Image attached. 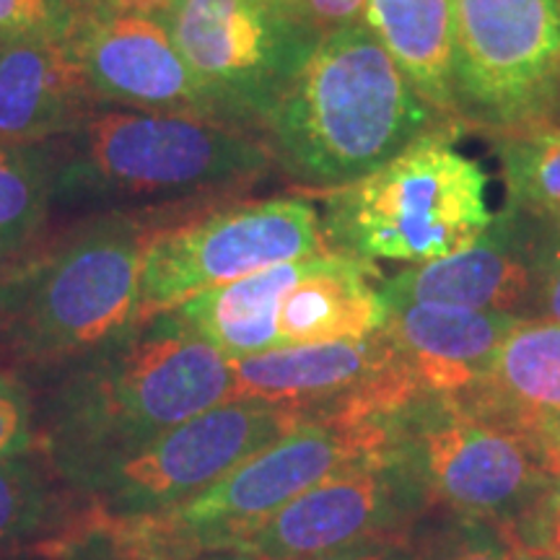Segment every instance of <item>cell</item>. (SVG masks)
Here are the masks:
<instances>
[{"label": "cell", "instance_id": "28", "mask_svg": "<svg viewBox=\"0 0 560 560\" xmlns=\"http://www.w3.org/2000/svg\"><path fill=\"white\" fill-rule=\"evenodd\" d=\"M32 425L26 397L16 387L0 382V459L16 457L30 450Z\"/></svg>", "mask_w": 560, "mask_h": 560}, {"label": "cell", "instance_id": "20", "mask_svg": "<svg viewBox=\"0 0 560 560\" xmlns=\"http://www.w3.org/2000/svg\"><path fill=\"white\" fill-rule=\"evenodd\" d=\"M363 24L412 89L446 122L459 120L454 89L457 0H366Z\"/></svg>", "mask_w": 560, "mask_h": 560}, {"label": "cell", "instance_id": "16", "mask_svg": "<svg viewBox=\"0 0 560 560\" xmlns=\"http://www.w3.org/2000/svg\"><path fill=\"white\" fill-rule=\"evenodd\" d=\"M450 400L467 416L527 441L560 475L558 322L522 319L501 342L488 374Z\"/></svg>", "mask_w": 560, "mask_h": 560}, {"label": "cell", "instance_id": "30", "mask_svg": "<svg viewBox=\"0 0 560 560\" xmlns=\"http://www.w3.org/2000/svg\"><path fill=\"white\" fill-rule=\"evenodd\" d=\"M322 32L340 30V26L359 24L366 11V0H296Z\"/></svg>", "mask_w": 560, "mask_h": 560}, {"label": "cell", "instance_id": "18", "mask_svg": "<svg viewBox=\"0 0 560 560\" xmlns=\"http://www.w3.org/2000/svg\"><path fill=\"white\" fill-rule=\"evenodd\" d=\"M70 39L0 47V143L39 145L75 128L94 102Z\"/></svg>", "mask_w": 560, "mask_h": 560}, {"label": "cell", "instance_id": "4", "mask_svg": "<svg viewBox=\"0 0 560 560\" xmlns=\"http://www.w3.org/2000/svg\"><path fill=\"white\" fill-rule=\"evenodd\" d=\"M327 206L338 252L369 265H425L457 255L495 221L488 174L454 145L450 125L369 177L327 192Z\"/></svg>", "mask_w": 560, "mask_h": 560}, {"label": "cell", "instance_id": "1", "mask_svg": "<svg viewBox=\"0 0 560 560\" xmlns=\"http://www.w3.org/2000/svg\"><path fill=\"white\" fill-rule=\"evenodd\" d=\"M231 359L177 310L140 319L86 355L45 416V457L70 486L86 482L215 405L231 402Z\"/></svg>", "mask_w": 560, "mask_h": 560}, {"label": "cell", "instance_id": "31", "mask_svg": "<svg viewBox=\"0 0 560 560\" xmlns=\"http://www.w3.org/2000/svg\"><path fill=\"white\" fill-rule=\"evenodd\" d=\"M310 560H416L412 556V545L408 542H366L346 548L338 552H327V556L310 558Z\"/></svg>", "mask_w": 560, "mask_h": 560}, {"label": "cell", "instance_id": "25", "mask_svg": "<svg viewBox=\"0 0 560 560\" xmlns=\"http://www.w3.org/2000/svg\"><path fill=\"white\" fill-rule=\"evenodd\" d=\"M75 21L73 0H0V47L68 39Z\"/></svg>", "mask_w": 560, "mask_h": 560}, {"label": "cell", "instance_id": "8", "mask_svg": "<svg viewBox=\"0 0 560 560\" xmlns=\"http://www.w3.org/2000/svg\"><path fill=\"white\" fill-rule=\"evenodd\" d=\"M161 21L236 125H262L325 37L296 0H172Z\"/></svg>", "mask_w": 560, "mask_h": 560}, {"label": "cell", "instance_id": "17", "mask_svg": "<svg viewBox=\"0 0 560 560\" xmlns=\"http://www.w3.org/2000/svg\"><path fill=\"white\" fill-rule=\"evenodd\" d=\"M522 317L439 304H389L384 332L431 395H457L493 366Z\"/></svg>", "mask_w": 560, "mask_h": 560}, {"label": "cell", "instance_id": "21", "mask_svg": "<svg viewBox=\"0 0 560 560\" xmlns=\"http://www.w3.org/2000/svg\"><path fill=\"white\" fill-rule=\"evenodd\" d=\"M317 260L319 255H312L276 265V268L257 270L252 276L187 299L185 304L177 306V312L231 361L280 348V299L301 278L310 276Z\"/></svg>", "mask_w": 560, "mask_h": 560}, {"label": "cell", "instance_id": "22", "mask_svg": "<svg viewBox=\"0 0 560 560\" xmlns=\"http://www.w3.org/2000/svg\"><path fill=\"white\" fill-rule=\"evenodd\" d=\"M47 457L16 454L0 459V556L50 540L62 527L66 506Z\"/></svg>", "mask_w": 560, "mask_h": 560}, {"label": "cell", "instance_id": "35", "mask_svg": "<svg viewBox=\"0 0 560 560\" xmlns=\"http://www.w3.org/2000/svg\"><path fill=\"white\" fill-rule=\"evenodd\" d=\"M509 560H560L556 552L529 550V548H511L509 545Z\"/></svg>", "mask_w": 560, "mask_h": 560}, {"label": "cell", "instance_id": "7", "mask_svg": "<svg viewBox=\"0 0 560 560\" xmlns=\"http://www.w3.org/2000/svg\"><path fill=\"white\" fill-rule=\"evenodd\" d=\"M389 457L425 509L495 529L532 506L558 475L527 441L467 416L444 395H425L392 420Z\"/></svg>", "mask_w": 560, "mask_h": 560}, {"label": "cell", "instance_id": "34", "mask_svg": "<svg viewBox=\"0 0 560 560\" xmlns=\"http://www.w3.org/2000/svg\"><path fill=\"white\" fill-rule=\"evenodd\" d=\"M170 560H268L257 552H249L244 548H213V550H195L187 556H177Z\"/></svg>", "mask_w": 560, "mask_h": 560}, {"label": "cell", "instance_id": "14", "mask_svg": "<svg viewBox=\"0 0 560 560\" xmlns=\"http://www.w3.org/2000/svg\"><path fill=\"white\" fill-rule=\"evenodd\" d=\"M548 247L524 231L522 213L509 210L467 249L384 280L380 296L384 306L439 304L529 319L527 312L537 306V278Z\"/></svg>", "mask_w": 560, "mask_h": 560}, {"label": "cell", "instance_id": "27", "mask_svg": "<svg viewBox=\"0 0 560 560\" xmlns=\"http://www.w3.org/2000/svg\"><path fill=\"white\" fill-rule=\"evenodd\" d=\"M511 548H529L560 556V475L522 511L514 522L499 527Z\"/></svg>", "mask_w": 560, "mask_h": 560}, {"label": "cell", "instance_id": "10", "mask_svg": "<svg viewBox=\"0 0 560 560\" xmlns=\"http://www.w3.org/2000/svg\"><path fill=\"white\" fill-rule=\"evenodd\" d=\"M317 208L301 198L240 202L153 231L140 265V319L276 265L322 255Z\"/></svg>", "mask_w": 560, "mask_h": 560}, {"label": "cell", "instance_id": "9", "mask_svg": "<svg viewBox=\"0 0 560 560\" xmlns=\"http://www.w3.org/2000/svg\"><path fill=\"white\" fill-rule=\"evenodd\" d=\"M310 418L314 416L293 405L265 400L215 405L94 475L81 490L94 503L91 511L104 520L166 514Z\"/></svg>", "mask_w": 560, "mask_h": 560}, {"label": "cell", "instance_id": "32", "mask_svg": "<svg viewBox=\"0 0 560 560\" xmlns=\"http://www.w3.org/2000/svg\"><path fill=\"white\" fill-rule=\"evenodd\" d=\"M83 522H86V520L75 522L70 529L60 532V535H55V537H50V540H45V542L32 545V548L5 552V556H0V560H68L70 545H73L75 535H79V529L83 527Z\"/></svg>", "mask_w": 560, "mask_h": 560}, {"label": "cell", "instance_id": "23", "mask_svg": "<svg viewBox=\"0 0 560 560\" xmlns=\"http://www.w3.org/2000/svg\"><path fill=\"white\" fill-rule=\"evenodd\" d=\"M509 210L560 226V125L495 132Z\"/></svg>", "mask_w": 560, "mask_h": 560}, {"label": "cell", "instance_id": "11", "mask_svg": "<svg viewBox=\"0 0 560 560\" xmlns=\"http://www.w3.org/2000/svg\"><path fill=\"white\" fill-rule=\"evenodd\" d=\"M462 120L495 132L548 120L560 100V0H457Z\"/></svg>", "mask_w": 560, "mask_h": 560}, {"label": "cell", "instance_id": "2", "mask_svg": "<svg viewBox=\"0 0 560 560\" xmlns=\"http://www.w3.org/2000/svg\"><path fill=\"white\" fill-rule=\"evenodd\" d=\"M382 42L359 24L325 32L262 120L272 164L314 190H342L446 128Z\"/></svg>", "mask_w": 560, "mask_h": 560}, {"label": "cell", "instance_id": "13", "mask_svg": "<svg viewBox=\"0 0 560 560\" xmlns=\"http://www.w3.org/2000/svg\"><path fill=\"white\" fill-rule=\"evenodd\" d=\"M68 39L96 100L229 122L161 16L89 9Z\"/></svg>", "mask_w": 560, "mask_h": 560}, {"label": "cell", "instance_id": "15", "mask_svg": "<svg viewBox=\"0 0 560 560\" xmlns=\"http://www.w3.org/2000/svg\"><path fill=\"white\" fill-rule=\"evenodd\" d=\"M234 400L293 405L310 416L361 408L392 371L402 366L400 350L382 330L366 338L283 346L231 361Z\"/></svg>", "mask_w": 560, "mask_h": 560}, {"label": "cell", "instance_id": "29", "mask_svg": "<svg viewBox=\"0 0 560 560\" xmlns=\"http://www.w3.org/2000/svg\"><path fill=\"white\" fill-rule=\"evenodd\" d=\"M535 319L558 322L560 325V242H550L537 278Z\"/></svg>", "mask_w": 560, "mask_h": 560}, {"label": "cell", "instance_id": "19", "mask_svg": "<svg viewBox=\"0 0 560 560\" xmlns=\"http://www.w3.org/2000/svg\"><path fill=\"white\" fill-rule=\"evenodd\" d=\"M374 265L342 252H322L310 276L280 299V348L366 338L382 330L387 306L374 289Z\"/></svg>", "mask_w": 560, "mask_h": 560}, {"label": "cell", "instance_id": "12", "mask_svg": "<svg viewBox=\"0 0 560 560\" xmlns=\"http://www.w3.org/2000/svg\"><path fill=\"white\" fill-rule=\"evenodd\" d=\"M425 511L418 488L389 457L304 490L236 548L268 560H310L366 542H408Z\"/></svg>", "mask_w": 560, "mask_h": 560}, {"label": "cell", "instance_id": "33", "mask_svg": "<svg viewBox=\"0 0 560 560\" xmlns=\"http://www.w3.org/2000/svg\"><path fill=\"white\" fill-rule=\"evenodd\" d=\"M172 0H89L91 11L138 13V16H164Z\"/></svg>", "mask_w": 560, "mask_h": 560}, {"label": "cell", "instance_id": "5", "mask_svg": "<svg viewBox=\"0 0 560 560\" xmlns=\"http://www.w3.org/2000/svg\"><path fill=\"white\" fill-rule=\"evenodd\" d=\"M153 231L104 221L0 289L16 348L34 361L94 353L140 322V265Z\"/></svg>", "mask_w": 560, "mask_h": 560}, {"label": "cell", "instance_id": "24", "mask_svg": "<svg viewBox=\"0 0 560 560\" xmlns=\"http://www.w3.org/2000/svg\"><path fill=\"white\" fill-rule=\"evenodd\" d=\"M52 206L39 145L0 143V260L24 249Z\"/></svg>", "mask_w": 560, "mask_h": 560}, {"label": "cell", "instance_id": "26", "mask_svg": "<svg viewBox=\"0 0 560 560\" xmlns=\"http://www.w3.org/2000/svg\"><path fill=\"white\" fill-rule=\"evenodd\" d=\"M416 560H509V545L501 532L482 522L454 520L431 535L410 537Z\"/></svg>", "mask_w": 560, "mask_h": 560}, {"label": "cell", "instance_id": "3", "mask_svg": "<svg viewBox=\"0 0 560 560\" xmlns=\"http://www.w3.org/2000/svg\"><path fill=\"white\" fill-rule=\"evenodd\" d=\"M39 151L52 206L231 192L272 166L265 138L244 125L151 109L89 112Z\"/></svg>", "mask_w": 560, "mask_h": 560}, {"label": "cell", "instance_id": "6", "mask_svg": "<svg viewBox=\"0 0 560 560\" xmlns=\"http://www.w3.org/2000/svg\"><path fill=\"white\" fill-rule=\"evenodd\" d=\"M389 459V429L374 420L314 416L272 441L192 501L140 522L161 552L236 548L296 499L346 470Z\"/></svg>", "mask_w": 560, "mask_h": 560}]
</instances>
